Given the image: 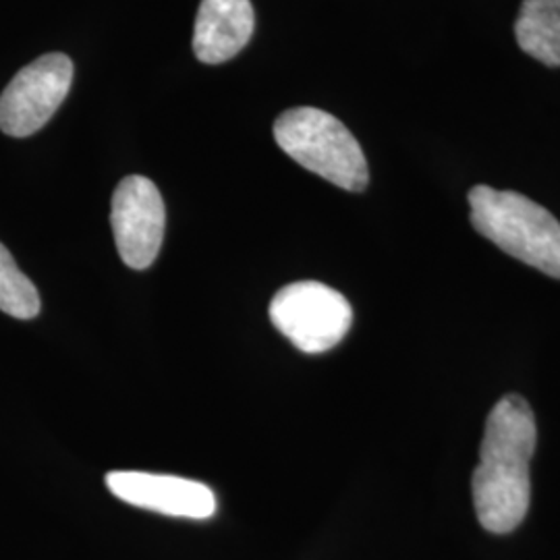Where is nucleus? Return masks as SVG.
Masks as SVG:
<instances>
[{
    "mask_svg": "<svg viewBox=\"0 0 560 560\" xmlns=\"http://www.w3.org/2000/svg\"><path fill=\"white\" fill-rule=\"evenodd\" d=\"M538 442L536 416L520 395L502 397L490 411L480 463L471 478L474 506L481 527L511 534L529 511V460Z\"/></svg>",
    "mask_w": 560,
    "mask_h": 560,
    "instance_id": "nucleus-1",
    "label": "nucleus"
},
{
    "mask_svg": "<svg viewBox=\"0 0 560 560\" xmlns=\"http://www.w3.org/2000/svg\"><path fill=\"white\" fill-rule=\"evenodd\" d=\"M471 224L504 254L560 279V222L517 191L476 185L469 196Z\"/></svg>",
    "mask_w": 560,
    "mask_h": 560,
    "instance_id": "nucleus-2",
    "label": "nucleus"
},
{
    "mask_svg": "<svg viewBox=\"0 0 560 560\" xmlns=\"http://www.w3.org/2000/svg\"><path fill=\"white\" fill-rule=\"evenodd\" d=\"M280 150L347 191H363L370 180L368 161L353 133L330 113L301 106L282 113L275 122Z\"/></svg>",
    "mask_w": 560,
    "mask_h": 560,
    "instance_id": "nucleus-3",
    "label": "nucleus"
},
{
    "mask_svg": "<svg viewBox=\"0 0 560 560\" xmlns=\"http://www.w3.org/2000/svg\"><path fill=\"white\" fill-rule=\"evenodd\" d=\"M270 322L303 353H324L347 337L351 303L332 287L300 280L282 287L270 301Z\"/></svg>",
    "mask_w": 560,
    "mask_h": 560,
    "instance_id": "nucleus-4",
    "label": "nucleus"
},
{
    "mask_svg": "<svg viewBox=\"0 0 560 560\" xmlns=\"http://www.w3.org/2000/svg\"><path fill=\"white\" fill-rule=\"evenodd\" d=\"M73 81V62L50 52L23 67L0 96V131L30 138L52 119Z\"/></svg>",
    "mask_w": 560,
    "mask_h": 560,
    "instance_id": "nucleus-5",
    "label": "nucleus"
},
{
    "mask_svg": "<svg viewBox=\"0 0 560 560\" xmlns=\"http://www.w3.org/2000/svg\"><path fill=\"white\" fill-rule=\"evenodd\" d=\"M110 224L120 260L133 270L150 268L161 254L166 224L159 187L140 175L120 180L113 196Z\"/></svg>",
    "mask_w": 560,
    "mask_h": 560,
    "instance_id": "nucleus-6",
    "label": "nucleus"
},
{
    "mask_svg": "<svg viewBox=\"0 0 560 560\" xmlns=\"http://www.w3.org/2000/svg\"><path fill=\"white\" fill-rule=\"evenodd\" d=\"M106 486L120 501L168 517L208 520L217 511L214 492L201 481L143 471H113L106 476Z\"/></svg>",
    "mask_w": 560,
    "mask_h": 560,
    "instance_id": "nucleus-7",
    "label": "nucleus"
},
{
    "mask_svg": "<svg viewBox=\"0 0 560 560\" xmlns=\"http://www.w3.org/2000/svg\"><path fill=\"white\" fill-rule=\"evenodd\" d=\"M256 15L249 0H201L194 30V52L206 65L237 57L254 36Z\"/></svg>",
    "mask_w": 560,
    "mask_h": 560,
    "instance_id": "nucleus-8",
    "label": "nucleus"
},
{
    "mask_svg": "<svg viewBox=\"0 0 560 560\" xmlns=\"http://www.w3.org/2000/svg\"><path fill=\"white\" fill-rule=\"evenodd\" d=\"M515 36L525 55L548 67H559L560 0H523Z\"/></svg>",
    "mask_w": 560,
    "mask_h": 560,
    "instance_id": "nucleus-9",
    "label": "nucleus"
},
{
    "mask_svg": "<svg viewBox=\"0 0 560 560\" xmlns=\"http://www.w3.org/2000/svg\"><path fill=\"white\" fill-rule=\"evenodd\" d=\"M40 307L38 289L21 272L11 252L0 243V312L18 320H32L40 314Z\"/></svg>",
    "mask_w": 560,
    "mask_h": 560,
    "instance_id": "nucleus-10",
    "label": "nucleus"
}]
</instances>
